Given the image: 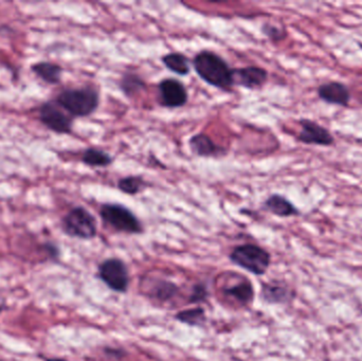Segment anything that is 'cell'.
<instances>
[{
  "label": "cell",
  "instance_id": "2",
  "mask_svg": "<svg viewBox=\"0 0 362 361\" xmlns=\"http://www.w3.org/2000/svg\"><path fill=\"white\" fill-rule=\"evenodd\" d=\"M55 102L72 118H85L97 112L100 93L91 86L68 88L57 95Z\"/></svg>",
  "mask_w": 362,
  "mask_h": 361
},
{
  "label": "cell",
  "instance_id": "19",
  "mask_svg": "<svg viewBox=\"0 0 362 361\" xmlns=\"http://www.w3.org/2000/svg\"><path fill=\"white\" fill-rule=\"evenodd\" d=\"M82 162L91 167H107L114 163V157L100 148H89L83 153Z\"/></svg>",
  "mask_w": 362,
  "mask_h": 361
},
{
  "label": "cell",
  "instance_id": "21",
  "mask_svg": "<svg viewBox=\"0 0 362 361\" xmlns=\"http://www.w3.org/2000/svg\"><path fill=\"white\" fill-rule=\"evenodd\" d=\"M146 186L148 184L144 178L138 175L125 176V177L120 178L117 184L119 191L124 194L132 195V196L141 193L144 189H146Z\"/></svg>",
  "mask_w": 362,
  "mask_h": 361
},
{
  "label": "cell",
  "instance_id": "10",
  "mask_svg": "<svg viewBox=\"0 0 362 361\" xmlns=\"http://www.w3.org/2000/svg\"><path fill=\"white\" fill-rule=\"evenodd\" d=\"M267 80V70L259 66H248V67L233 69L234 85L250 89V90L262 88Z\"/></svg>",
  "mask_w": 362,
  "mask_h": 361
},
{
  "label": "cell",
  "instance_id": "16",
  "mask_svg": "<svg viewBox=\"0 0 362 361\" xmlns=\"http://www.w3.org/2000/svg\"><path fill=\"white\" fill-rule=\"evenodd\" d=\"M263 208L279 218H291L299 215L300 211L286 197L281 194H272L264 201Z\"/></svg>",
  "mask_w": 362,
  "mask_h": 361
},
{
  "label": "cell",
  "instance_id": "25",
  "mask_svg": "<svg viewBox=\"0 0 362 361\" xmlns=\"http://www.w3.org/2000/svg\"><path fill=\"white\" fill-rule=\"evenodd\" d=\"M44 361H69L63 360V358H57V357H51V358H46L44 357Z\"/></svg>",
  "mask_w": 362,
  "mask_h": 361
},
{
  "label": "cell",
  "instance_id": "17",
  "mask_svg": "<svg viewBox=\"0 0 362 361\" xmlns=\"http://www.w3.org/2000/svg\"><path fill=\"white\" fill-rule=\"evenodd\" d=\"M31 70L47 84L55 85L61 82L63 68L57 64L50 63V61H40V63L34 64Z\"/></svg>",
  "mask_w": 362,
  "mask_h": 361
},
{
  "label": "cell",
  "instance_id": "1",
  "mask_svg": "<svg viewBox=\"0 0 362 361\" xmlns=\"http://www.w3.org/2000/svg\"><path fill=\"white\" fill-rule=\"evenodd\" d=\"M193 67L200 78L210 86L230 91L234 86L233 69L217 53L202 50L194 57Z\"/></svg>",
  "mask_w": 362,
  "mask_h": 361
},
{
  "label": "cell",
  "instance_id": "11",
  "mask_svg": "<svg viewBox=\"0 0 362 361\" xmlns=\"http://www.w3.org/2000/svg\"><path fill=\"white\" fill-rule=\"evenodd\" d=\"M221 294L226 301L240 307H247L255 299V288L250 281L242 278L240 281L234 282L233 285L225 286L221 290Z\"/></svg>",
  "mask_w": 362,
  "mask_h": 361
},
{
  "label": "cell",
  "instance_id": "3",
  "mask_svg": "<svg viewBox=\"0 0 362 361\" xmlns=\"http://www.w3.org/2000/svg\"><path fill=\"white\" fill-rule=\"evenodd\" d=\"M99 213L104 225L116 232L125 235H141L144 232V226L139 218L131 209L121 203H103Z\"/></svg>",
  "mask_w": 362,
  "mask_h": 361
},
{
  "label": "cell",
  "instance_id": "9",
  "mask_svg": "<svg viewBox=\"0 0 362 361\" xmlns=\"http://www.w3.org/2000/svg\"><path fill=\"white\" fill-rule=\"evenodd\" d=\"M301 131L298 135V141L304 144H314V146H331L335 143V138L331 131H327L322 125L308 119L300 120Z\"/></svg>",
  "mask_w": 362,
  "mask_h": 361
},
{
  "label": "cell",
  "instance_id": "23",
  "mask_svg": "<svg viewBox=\"0 0 362 361\" xmlns=\"http://www.w3.org/2000/svg\"><path fill=\"white\" fill-rule=\"evenodd\" d=\"M262 32L269 38L272 42H281L286 37L287 33L283 29L276 27V25H269V23H264L262 27Z\"/></svg>",
  "mask_w": 362,
  "mask_h": 361
},
{
  "label": "cell",
  "instance_id": "18",
  "mask_svg": "<svg viewBox=\"0 0 362 361\" xmlns=\"http://www.w3.org/2000/svg\"><path fill=\"white\" fill-rule=\"evenodd\" d=\"M163 65L178 76H187L191 71L189 57L180 52H171L161 57Z\"/></svg>",
  "mask_w": 362,
  "mask_h": 361
},
{
  "label": "cell",
  "instance_id": "12",
  "mask_svg": "<svg viewBox=\"0 0 362 361\" xmlns=\"http://www.w3.org/2000/svg\"><path fill=\"white\" fill-rule=\"evenodd\" d=\"M317 93H318V97L327 103L342 106V107H346L350 104V89L344 83H325L318 87Z\"/></svg>",
  "mask_w": 362,
  "mask_h": 361
},
{
  "label": "cell",
  "instance_id": "7",
  "mask_svg": "<svg viewBox=\"0 0 362 361\" xmlns=\"http://www.w3.org/2000/svg\"><path fill=\"white\" fill-rule=\"evenodd\" d=\"M40 120L47 129L59 135L71 133L74 127V118L55 101H48L40 106Z\"/></svg>",
  "mask_w": 362,
  "mask_h": 361
},
{
  "label": "cell",
  "instance_id": "15",
  "mask_svg": "<svg viewBox=\"0 0 362 361\" xmlns=\"http://www.w3.org/2000/svg\"><path fill=\"white\" fill-rule=\"evenodd\" d=\"M148 283L150 285L146 290V295L148 298L156 300L157 302H170L180 294V288L173 282L168 281V280H148Z\"/></svg>",
  "mask_w": 362,
  "mask_h": 361
},
{
  "label": "cell",
  "instance_id": "20",
  "mask_svg": "<svg viewBox=\"0 0 362 361\" xmlns=\"http://www.w3.org/2000/svg\"><path fill=\"white\" fill-rule=\"evenodd\" d=\"M119 87L124 95H127V97H133L144 90L146 88V84L141 76L129 72V73L123 74Z\"/></svg>",
  "mask_w": 362,
  "mask_h": 361
},
{
  "label": "cell",
  "instance_id": "8",
  "mask_svg": "<svg viewBox=\"0 0 362 361\" xmlns=\"http://www.w3.org/2000/svg\"><path fill=\"white\" fill-rule=\"evenodd\" d=\"M159 104L165 108H180L189 100L185 84L176 78H165L158 84Z\"/></svg>",
  "mask_w": 362,
  "mask_h": 361
},
{
  "label": "cell",
  "instance_id": "6",
  "mask_svg": "<svg viewBox=\"0 0 362 361\" xmlns=\"http://www.w3.org/2000/svg\"><path fill=\"white\" fill-rule=\"evenodd\" d=\"M98 278L114 292L124 294L129 286V273L120 259L110 258L98 267Z\"/></svg>",
  "mask_w": 362,
  "mask_h": 361
},
{
  "label": "cell",
  "instance_id": "5",
  "mask_svg": "<svg viewBox=\"0 0 362 361\" xmlns=\"http://www.w3.org/2000/svg\"><path fill=\"white\" fill-rule=\"evenodd\" d=\"M62 230L72 239H88L97 237L98 226L95 216L84 207H74L64 216Z\"/></svg>",
  "mask_w": 362,
  "mask_h": 361
},
{
  "label": "cell",
  "instance_id": "14",
  "mask_svg": "<svg viewBox=\"0 0 362 361\" xmlns=\"http://www.w3.org/2000/svg\"><path fill=\"white\" fill-rule=\"evenodd\" d=\"M261 296L269 304H287L293 302L296 294L287 284L274 281L263 284Z\"/></svg>",
  "mask_w": 362,
  "mask_h": 361
},
{
  "label": "cell",
  "instance_id": "24",
  "mask_svg": "<svg viewBox=\"0 0 362 361\" xmlns=\"http://www.w3.org/2000/svg\"><path fill=\"white\" fill-rule=\"evenodd\" d=\"M208 290H206V286L202 285V284H197V285L194 286L193 290H192L191 295H189V302H202V301L208 298Z\"/></svg>",
  "mask_w": 362,
  "mask_h": 361
},
{
  "label": "cell",
  "instance_id": "13",
  "mask_svg": "<svg viewBox=\"0 0 362 361\" xmlns=\"http://www.w3.org/2000/svg\"><path fill=\"white\" fill-rule=\"evenodd\" d=\"M189 146L191 152L195 156L202 158H218L226 155V150L213 141L210 136L206 134H196L189 140Z\"/></svg>",
  "mask_w": 362,
  "mask_h": 361
},
{
  "label": "cell",
  "instance_id": "22",
  "mask_svg": "<svg viewBox=\"0 0 362 361\" xmlns=\"http://www.w3.org/2000/svg\"><path fill=\"white\" fill-rule=\"evenodd\" d=\"M175 319L189 326H202L206 324V312L202 307L185 309L176 314Z\"/></svg>",
  "mask_w": 362,
  "mask_h": 361
},
{
  "label": "cell",
  "instance_id": "4",
  "mask_svg": "<svg viewBox=\"0 0 362 361\" xmlns=\"http://www.w3.org/2000/svg\"><path fill=\"white\" fill-rule=\"evenodd\" d=\"M229 258L233 264L255 276L265 275L272 262L269 252L255 244L236 246Z\"/></svg>",
  "mask_w": 362,
  "mask_h": 361
}]
</instances>
